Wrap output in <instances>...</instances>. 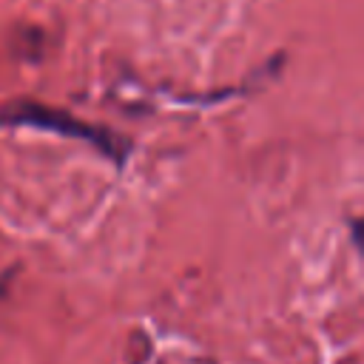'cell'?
<instances>
[{
    "label": "cell",
    "instance_id": "cell-1",
    "mask_svg": "<svg viewBox=\"0 0 364 364\" xmlns=\"http://www.w3.org/2000/svg\"><path fill=\"white\" fill-rule=\"evenodd\" d=\"M6 119H9V122H17V125H31V128L37 125V128L57 131V134H63V136L85 139V142L97 145L105 156H111V159H117V162H122V156L128 154L125 142H119L114 134L100 131V128H94V125L82 122V119H74V117H68V114H63V111H54V108H46V105L23 102V105H17V108H9Z\"/></svg>",
    "mask_w": 364,
    "mask_h": 364
},
{
    "label": "cell",
    "instance_id": "cell-2",
    "mask_svg": "<svg viewBox=\"0 0 364 364\" xmlns=\"http://www.w3.org/2000/svg\"><path fill=\"white\" fill-rule=\"evenodd\" d=\"M350 233H353V242H355V247L364 253V216L353 219V225H350Z\"/></svg>",
    "mask_w": 364,
    "mask_h": 364
}]
</instances>
